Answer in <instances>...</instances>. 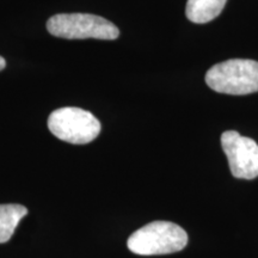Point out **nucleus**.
<instances>
[{
	"instance_id": "1",
	"label": "nucleus",
	"mask_w": 258,
	"mask_h": 258,
	"mask_svg": "<svg viewBox=\"0 0 258 258\" xmlns=\"http://www.w3.org/2000/svg\"><path fill=\"white\" fill-rule=\"evenodd\" d=\"M188 244V234L170 221H153L139 228L129 237L128 249L140 256L178 252Z\"/></svg>"
},
{
	"instance_id": "2",
	"label": "nucleus",
	"mask_w": 258,
	"mask_h": 258,
	"mask_svg": "<svg viewBox=\"0 0 258 258\" xmlns=\"http://www.w3.org/2000/svg\"><path fill=\"white\" fill-rule=\"evenodd\" d=\"M206 83L215 92L226 95L258 92V62L247 59L219 62L206 74Z\"/></svg>"
},
{
	"instance_id": "3",
	"label": "nucleus",
	"mask_w": 258,
	"mask_h": 258,
	"mask_svg": "<svg viewBox=\"0 0 258 258\" xmlns=\"http://www.w3.org/2000/svg\"><path fill=\"white\" fill-rule=\"evenodd\" d=\"M47 30L67 40H116L120 30L108 19L90 14H59L48 19Z\"/></svg>"
},
{
	"instance_id": "4",
	"label": "nucleus",
	"mask_w": 258,
	"mask_h": 258,
	"mask_svg": "<svg viewBox=\"0 0 258 258\" xmlns=\"http://www.w3.org/2000/svg\"><path fill=\"white\" fill-rule=\"evenodd\" d=\"M48 128L57 139L74 145L91 143L101 133V123L95 116L74 106L51 112L48 117Z\"/></svg>"
},
{
	"instance_id": "5",
	"label": "nucleus",
	"mask_w": 258,
	"mask_h": 258,
	"mask_svg": "<svg viewBox=\"0 0 258 258\" xmlns=\"http://www.w3.org/2000/svg\"><path fill=\"white\" fill-rule=\"evenodd\" d=\"M221 146L227 157L231 173L235 178L253 179L258 177V144L235 131L221 135Z\"/></svg>"
},
{
	"instance_id": "6",
	"label": "nucleus",
	"mask_w": 258,
	"mask_h": 258,
	"mask_svg": "<svg viewBox=\"0 0 258 258\" xmlns=\"http://www.w3.org/2000/svg\"><path fill=\"white\" fill-rule=\"evenodd\" d=\"M227 0H188L186 18L196 24H205L217 18L224 10Z\"/></svg>"
},
{
	"instance_id": "7",
	"label": "nucleus",
	"mask_w": 258,
	"mask_h": 258,
	"mask_svg": "<svg viewBox=\"0 0 258 258\" xmlns=\"http://www.w3.org/2000/svg\"><path fill=\"white\" fill-rule=\"evenodd\" d=\"M28 209L21 205H0V244L11 239Z\"/></svg>"
},
{
	"instance_id": "8",
	"label": "nucleus",
	"mask_w": 258,
	"mask_h": 258,
	"mask_svg": "<svg viewBox=\"0 0 258 258\" xmlns=\"http://www.w3.org/2000/svg\"><path fill=\"white\" fill-rule=\"evenodd\" d=\"M5 66H6V61H5V59L3 56H0V71H3L5 69Z\"/></svg>"
}]
</instances>
